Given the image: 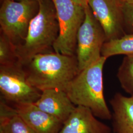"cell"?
Wrapping results in <instances>:
<instances>
[{
    "mask_svg": "<svg viewBox=\"0 0 133 133\" xmlns=\"http://www.w3.org/2000/svg\"><path fill=\"white\" fill-rule=\"evenodd\" d=\"M23 67L29 83L41 92L51 89L66 92L79 72L76 55L54 51L35 55Z\"/></svg>",
    "mask_w": 133,
    "mask_h": 133,
    "instance_id": "6da1fadb",
    "label": "cell"
},
{
    "mask_svg": "<svg viewBox=\"0 0 133 133\" xmlns=\"http://www.w3.org/2000/svg\"><path fill=\"white\" fill-rule=\"evenodd\" d=\"M38 13L31 21L23 43L16 48L19 63L24 65L35 55L50 52L59 34L57 14L52 0H38Z\"/></svg>",
    "mask_w": 133,
    "mask_h": 133,
    "instance_id": "7a4b0ae2",
    "label": "cell"
},
{
    "mask_svg": "<svg viewBox=\"0 0 133 133\" xmlns=\"http://www.w3.org/2000/svg\"><path fill=\"white\" fill-rule=\"evenodd\" d=\"M107 58L99 60L80 71L72 81L66 93L76 106L90 109L97 118L110 120L112 113L105 101L103 88V68Z\"/></svg>",
    "mask_w": 133,
    "mask_h": 133,
    "instance_id": "3957f363",
    "label": "cell"
},
{
    "mask_svg": "<svg viewBox=\"0 0 133 133\" xmlns=\"http://www.w3.org/2000/svg\"><path fill=\"white\" fill-rule=\"evenodd\" d=\"M38 8V0H3L0 10L1 31L15 48L23 43L30 23Z\"/></svg>",
    "mask_w": 133,
    "mask_h": 133,
    "instance_id": "277c9868",
    "label": "cell"
},
{
    "mask_svg": "<svg viewBox=\"0 0 133 133\" xmlns=\"http://www.w3.org/2000/svg\"><path fill=\"white\" fill-rule=\"evenodd\" d=\"M57 14L59 34L53 46V51L76 55L77 35L85 18V9L71 0H52Z\"/></svg>",
    "mask_w": 133,
    "mask_h": 133,
    "instance_id": "5b68a950",
    "label": "cell"
},
{
    "mask_svg": "<svg viewBox=\"0 0 133 133\" xmlns=\"http://www.w3.org/2000/svg\"><path fill=\"white\" fill-rule=\"evenodd\" d=\"M85 18L77 35L76 56L79 72L99 60L107 41L105 32L89 5L84 8Z\"/></svg>",
    "mask_w": 133,
    "mask_h": 133,
    "instance_id": "8992f818",
    "label": "cell"
},
{
    "mask_svg": "<svg viewBox=\"0 0 133 133\" xmlns=\"http://www.w3.org/2000/svg\"><path fill=\"white\" fill-rule=\"evenodd\" d=\"M1 99L12 104L35 103L41 93L27 81L23 65L19 62L0 66Z\"/></svg>",
    "mask_w": 133,
    "mask_h": 133,
    "instance_id": "52a82bcc",
    "label": "cell"
},
{
    "mask_svg": "<svg viewBox=\"0 0 133 133\" xmlns=\"http://www.w3.org/2000/svg\"><path fill=\"white\" fill-rule=\"evenodd\" d=\"M88 4L103 29L107 41L120 38L123 14L119 1L88 0Z\"/></svg>",
    "mask_w": 133,
    "mask_h": 133,
    "instance_id": "ba28073f",
    "label": "cell"
},
{
    "mask_svg": "<svg viewBox=\"0 0 133 133\" xmlns=\"http://www.w3.org/2000/svg\"><path fill=\"white\" fill-rule=\"evenodd\" d=\"M16 111L36 133H59L63 123L34 103L13 104Z\"/></svg>",
    "mask_w": 133,
    "mask_h": 133,
    "instance_id": "9c48e42d",
    "label": "cell"
},
{
    "mask_svg": "<svg viewBox=\"0 0 133 133\" xmlns=\"http://www.w3.org/2000/svg\"><path fill=\"white\" fill-rule=\"evenodd\" d=\"M111 129L100 121L90 109L76 106L70 116L63 123L59 133H109Z\"/></svg>",
    "mask_w": 133,
    "mask_h": 133,
    "instance_id": "30bf717a",
    "label": "cell"
},
{
    "mask_svg": "<svg viewBox=\"0 0 133 133\" xmlns=\"http://www.w3.org/2000/svg\"><path fill=\"white\" fill-rule=\"evenodd\" d=\"M34 104L63 123L76 107L70 99L66 92L57 89L43 91L39 98Z\"/></svg>",
    "mask_w": 133,
    "mask_h": 133,
    "instance_id": "8fae6325",
    "label": "cell"
},
{
    "mask_svg": "<svg viewBox=\"0 0 133 133\" xmlns=\"http://www.w3.org/2000/svg\"><path fill=\"white\" fill-rule=\"evenodd\" d=\"M114 133H133V97L116 93L110 100Z\"/></svg>",
    "mask_w": 133,
    "mask_h": 133,
    "instance_id": "7c38bea8",
    "label": "cell"
},
{
    "mask_svg": "<svg viewBox=\"0 0 133 133\" xmlns=\"http://www.w3.org/2000/svg\"><path fill=\"white\" fill-rule=\"evenodd\" d=\"M0 133H36L26 123L13 106L1 98Z\"/></svg>",
    "mask_w": 133,
    "mask_h": 133,
    "instance_id": "4fadbf2b",
    "label": "cell"
},
{
    "mask_svg": "<svg viewBox=\"0 0 133 133\" xmlns=\"http://www.w3.org/2000/svg\"><path fill=\"white\" fill-rule=\"evenodd\" d=\"M120 54H133V34L106 41L101 50L102 56L109 57Z\"/></svg>",
    "mask_w": 133,
    "mask_h": 133,
    "instance_id": "5bb4252c",
    "label": "cell"
},
{
    "mask_svg": "<svg viewBox=\"0 0 133 133\" xmlns=\"http://www.w3.org/2000/svg\"><path fill=\"white\" fill-rule=\"evenodd\" d=\"M116 76L121 88L130 96H133V54L124 57Z\"/></svg>",
    "mask_w": 133,
    "mask_h": 133,
    "instance_id": "9a60e30c",
    "label": "cell"
},
{
    "mask_svg": "<svg viewBox=\"0 0 133 133\" xmlns=\"http://www.w3.org/2000/svg\"><path fill=\"white\" fill-rule=\"evenodd\" d=\"M19 62L16 48L5 35L0 37V66H8Z\"/></svg>",
    "mask_w": 133,
    "mask_h": 133,
    "instance_id": "2e32d148",
    "label": "cell"
},
{
    "mask_svg": "<svg viewBox=\"0 0 133 133\" xmlns=\"http://www.w3.org/2000/svg\"><path fill=\"white\" fill-rule=\"evenodd\" d=\"M121 10L125 19L133 27V5L121 4Z\"/></svg>",
    "mask_w": 133,
    "mask_h": 133,
    "instance_id": "e0dca14e",
    "label": "cell"
},
{
    "mask_svg": "<svg viewBox=\"0 0 133 133\" xmlns=\"http://www.w3.org/2000/svg\"><path fill=\"white\" fill-rule=\"evenodd\" d=\"M73 2L83 7H85L88 4V0H71Z\"/></svg>",
    "mask_w": 133,
    "mask_h": 133,
    "instance_id": "ac0fdd59",
    "label": "cell"
},
{
    "mask_svg": "<svg viewBox=\"0 0 133 133\" xmlns=\"http://www.w3.org/2000/svg\"><path fill=\"white\" fill-rule=\"evenodd\" d=\"M121 4H126L128 5H133V0H118Z\"/></svg>",
    "mask_w": 133,
    "mask_h": 133,
    "instance_id": "d6986e66",
    "label": "cell"
},
{
    "mask_svg": "<svg viewBox=\"0 0 133 133\" xmlns=\"http://www.w3.org/2000/svg\"><path fill=\"white\" fill-rule=\"evenodd\" d=\"M16 1H33V0H14Z\"/></svg>",
    "mask_w": 133,
    "mask_h": 133,
    "instance_id": "ffe728a7",
    "label": "cell"
},
{
    "mask_svg": "<svg viewBox=\"0 0 133 133\" xmlns=\"http://www.w3.org/2000/svg\"><path fill=\"white\" fill-rule=\"evenodd\" d=\"M112 133V132H110V133Z\"/></svg>",
    "mask_w": 133,
    "mask_h": 133,
    "instance_id": "44dd1931",
    "label": "cell"
},
{
    "mask_svg": "<svg viewBox=\"0 0 133 133\" xmlns=\"http://www.w3.org/2000/svg\"><path fill=\"white\" fill-rule=\"evenodd\" d=\"M132 96V97H133V96Z\"/></svg>",
    "mask_w": 133,
    "mask_h": 133,
    "instance_id": "7402d4cb",
    "label": "cell"
}]
</instances>
